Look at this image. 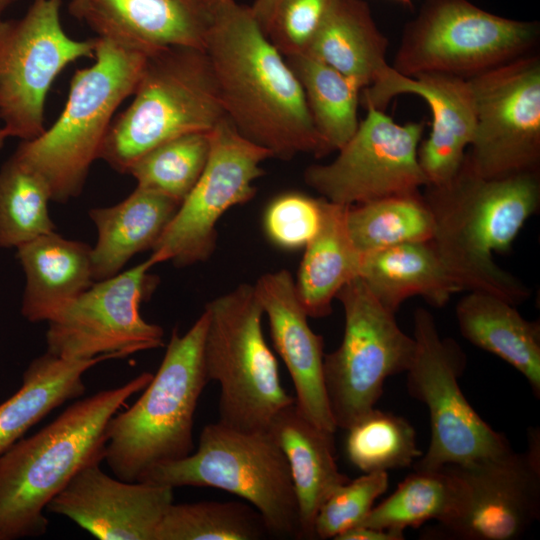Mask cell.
Instances as JSON below:
<instances>
[{
	"instance_id": "1",
	"label": "cell",
	"mask_w": 540,
	"mask_h": 540,
	"mask_svg": "<svg viewBox=\"0 0 540 540\" xmlns=\"http://www.w3.org/2000/svg\"><path fill=\"white\" fill-rule=\"evenodd\" d=\"M204 50L225 116L244 137L282 160L328 154L298 78L250 6L233 1L216 11Z\"/></svg>"
},
{
	"instance_id": "2",
	"label": "cell",
	"mask_w": 540,
	"mask_h": 540,
	"mask_svg": "<svg viewBox=\"0 0 540 540\" xmlns=\"http://www.w3.org/2000/svg\"><path fill=\"white\" fill-rule=\"evenodd\" d=\"M423 197L432 213L430 241L460 291H480L517 305L530 290L496 264L525 222L540 206L539 171L485 178L464 162L447 183L426 186Z\"/></svg>"
},
{
	"instance_id": "3",
	"label": "cell",
	"mask_w": 540,
	"mask_h": 540,
	"mask_svg": "<svg viewBox=\"0 0 540 540\" xmlns=\"http://www.w3.org/2000/svg\"><path fill=\"white\" fill-rule=\"evenodd\" d=\"M153 374L78 400L36 434L0 454V540L46 533L44 510L83 468L104 460L109 420Z\"/></svg>"
},
{
	"instance_id": "4",
	"label": "cell",
	"mask_w": 540,
	"mask_h": 540,
	"mask_svg": "<svg viewBox=\"0 0 540 540\" xmlns=\"http://www.w3.org/2000/svg\"><path fill=\"white\" fill-rule=\"evenodd\" d=\"M207 313L180 335L174 329L163 360L139 399L108 422L104 460L124 481L193 452L194 414L209 383L204 366Z\"/></svg>"
},
{
	"instance_id": "5",
	"label": "cell",
	"mask_w": 540,
	"mask_h": 540,
	"mask_svg": "<svg viewBox=\"0 0 540 540\" xmlns=\"http://www.w3.org/2000/svg\"><path fill=\"white\" fill-rule=\"evenodd\" d=\"M148 54L96 37L94 62L75 71L64 109L38 137L13 155L46 182L51 200L66 203L82 192L114 114L137 85Z\"/></svg>"
},
{
	"instance_id": "6",
	"label": "cell",
	"mask_w": 540,
	"mask_h": 540,
	"mask_svg": "<svg viewBox=\"0 0 540 540\" xmlns=\"http://www.w3.org/2000/svg\"><path fill=\"white\" fill-rule=\"evenodd\" d=\"M132 95L129 106L113 119L98 158L122 174L157 145L209 132L225 116L201 48L171 46L149 54Z\"/></svg>"
},
{
	"instance_id": "7",
	"label": "cell",
	"mask_w": 540,
	"mask_h": 540,
	"mask_svg": "<svg viewBox=\"0 0 540 540\" xmlns=\"http://www.w3.org/2000/svg\"><path fill=\"white\" fill-rule=\"evenodd\" d=\"M204 311V366L209 382L220 387L218 421L242 431H267L295 398L282 386L254 286L241 284L208 302Z\"/></svg>"
},
{
	"instance_id": "8",
	"label": "cell",
	"mask_w": 540,
	"mask_h": 540,
	"mask_svg": "<svg viewBox=\"0 0 540 540\" xmlns=\"http://www.w3.org/2000/svg\"><path fill=\"white\" fill-rule=\"evenodd\" d=\"M139 481L225 490L245 499L271 535L300 538L296 494L287 460L269 431H242L221 422L204 426L197 450L161 464Z\"/></svg>"
},
{
	"instance_id": "9",
	"label": "cell",
	"mask_w": 540,
	"mask_h": 540,
	"mask_svg": "<svg viewBox=\"0 0 540 540\" xmlns=\"http://www.w3.org/2000/svg\"><path fill=\"white\" fill-rule=\"evenodd\" d=\"M539 35L538 22L502 17L469 0H425L405 25L391 66L408 77L470 79L529 54Z\"/></svg>"
},
{
	"instance_id": "10",
	"label": "cell",
	"mask_w": 540,
	"mask_h": 540,
	"mask_svg": "<svg viewBox=\"0 0 540 540\" xmlns=\"http://www.w3.org/2000/svg\"><path fill=\"white\" fill-rule=\"evenodd\" d=\"M413 323L415 351L406 371L407 389L427 406L431 426L428 450L414 463V470L465 465L512 450L507 438L477 414L461 391L458 379L465 357L460 347L439 335L426 309H416Z\"/></svg>"
},
{
	"instance_id": "11",
	"label": "cell",
	"mask_w": 540,
	"mask_h": 540,
	"mask_svg": "<svg viewBox=\"0 0 540 540\" xmlns=\"http://www.w3.org/2000/svg\"><path fill=\"white\" fill-rule=\"evenodd\" d=\"M336 298L344 311V334L339 347L324 354L323 376L333 421L347 430L375 408L388 377L407 371L415 341L359 277Z\"/></svg>"
},
{
	"instance_id": "12",
	"label": "cell",
	"mask_w": 540,
	"mask_h": 540,
	"mask_svg": "<svg viewBox=\"0 0 540 540\" xmlns=\"http://www.w3.org/2000/svg\"><path fill=\"white\" fill-rule=\"evenodd\" d=\"M62 0H33L17 19L0 20V121L9 137L45 131V103L56 77L81 58H94L96 38L75 40L61 23Z\"/></svg>"
},
{
	"instance_id": "13",
	"label": "cell",
	"mask_w": 540,
	"mask_h": 540,
	"mask_svg": "<svg viewBox=\"0 0 540 540\" xmlns=\"http://www.w3.org/2000/svg\"><path fill=\"white\" fill-rule=\"evenodd\" d=\"M209 138L206 165L153 247V265L172 262L187 267L208 260L216 248L219 219L255 196L254 182L264 174L261 164L272 158L226 116L209 131Z\"/></svg>"
},
{
	"instance_id": "14",
	"label": "cell",
	"mask_w": 540,
	"mask_h": 540,
	"mask_svg": "<svg viewBox=\"0 0 540 540\" xmlns=\"http://www.w3.org/2000/svg\"><path fill=\"white\" fill-rule=\"evenodd\" d=\"M468 80L475 130L467 166L485 178L539 171V56L523 55Z\"/></svg>"
},
{
	"instance_id": "15",
	"label": "cell",
	"mask_w": 540,
	"mask_h": 540,
	"mask_svg": "<svg viewBox=\"0 0 540 540\" xmlns=\"http://www.w3.org/2000/svg\"><path fill=\"white\" fill-rule=\"evenodd\" d=\"M150 259L94 282L48 323L47 352L68 359L110 355L114 359L164 345L161 326L149 323L140 306L157 287Z\"/></svg>"
},
{
	"instance_id": "16",
	"label": "cell",
	"mask_w": 540,
	"mask_h": 540,
	"mask_svg": "<svg viewBox=\"0 0 540 540\" xmlns=\"http://www.w3.org/2000/svg\"><path fill=\"white\" fill-rule=\"evenodd\" d=\"M366 110L336 158L304 172L306 184L332 203L353 206L418 194L427 186L418 161L423 123L399 124L384 110Z\"/></svg>"
},
{
	"instance_id": "17",
	"label": "cell",
	"mask_w": 540,
	"mask_h": 540,
	"mask_svg": "<svg viewBox=\"0 0 540 540\" xmlns=\"http://www.w3.org/2000/svg\"><path fill=\"white\" fill-rule=\"evenodd\" d=\"M465 482L467 500L461 513L438 524L429 538L515 540L540 516V436L530 429L525 452L510 450L465 465H447Z\"/></svg>"
},
{
	"instance_id": "18",
	"label": "cell",
	"mask_w": 540,
	"mask_h": 540,
	"mask_svg": "<svg viewBox=\"0 0 540 540\" xmlns=\"http://www.w3.org/2000/svg\"><path fill=\"white\" fill-rule=\"evenodd\" d=\"M401 94L422 98L432 114L429 136L419 145L418 161L427 186L450 181L461 169L475 130V107L468 79L444 74L404 76L388 64L361 91L360 103L384 110Z\"/></svg>"
},
{
	"instance_id": "19",
	"label": "cell",
	"mask_w": 540,
	"mask_h": 540,
	"mask_svg": "<svg viewBox=\"0 0 540 540\" xmlns=\"http://www.w3.org/2000/svg\"><path fill=\"white\" fill-rule=\"evenodd\" d=\"M173 488L112 478L99 464L81 469L50 501L47 510L65 516L101 540H154L174 502Z\"/></svg>"
},
{
	"instance_id": "20",
	"label": "cell",
	"mask_w": 540,
	"mask_h": 540,
	"mask_svg": "<svg viewBox=\"0 0 540 540\" xmlns=\"http://www.w3.org/2000/svg\"><path fill=\"white\" fill-rule=\"evenodd\" d=\"M267 317L275 350L293 382L295 403L315 425L334 434L323 376V338L308 323L288 270L263 274L253 285Z\"/></svg>"
},
{
	"instance_id": "21",
	"label": "cell",
	"mask_w": 540,
	"mask_h": 540,
	"mask_svg": "<svg viewBox=\"0 0 540 540\" xmlns=\"http://www.w3.org/2000/svg\"><path fill=\"white\" fill-rule=\"evenodd\" d=\"M68 10L97 37L148 55L171 46L204 49L211 20L193 0H71Z\"/></svg>"
},
{
	"instance_id": "22",
	"label": "cell",
	"mask_w": 540,
	"mask_h": 540,
	"mask_svg": "<svg viewBox=\"0 0 540 540\" xmlns=\"http://www.w3.org/2000/svg\"><path fill=\"white\" fill-rule=\"evenodd\" d=\"M268 431L289 466L299 510L300 538L314 539V521L321 504L349 481L335 460L334 434L311 422L295 402L275 415Z\"/></svg>"
},
{
	"instance_id": "23",
	"label": "cell",
	"mask_w": 540,
	"mask_h": 540,
	"mask_svg": "<svg viewBox=\"0 0 540 540\" xmlns=\"http://www.w3.org/2000/svg\"><path fill=\"white\" fill-rule=\"evenodd\" d=\"M91 249L55 231L16 248L25 274L21 314L26 320L47 322L95 282Z\"/></svg>"
},
{
	"instance_id": "24",
	"label": "cell",
	"mask_w": 540,
	"mask_h": 540,
	"mask_svg": "<svg viewBox=\"0 0 540 540\" xmlns=\"http://www.w3.org/2000/svg\"><path fill=\"white\" fill-rule=\"evenodd\" d=\"M179 206L163 194L137 186L115 205L92 208L89 217L97 230L91 249L93 280L115 276L137 253L153 249Z\"/></svg>"
},
{
	"instance_id": "25",
	"label": "cell",
	"mask_w": 540,
	"mask_h": 540,
	"mask_svg": "<svg viewBox=\"0 0 540 540\" xmlns=\"http://www.w3.org/2000/svg\"><path fill=\"white\" fill-rule=\"evenodd\" d=\"M514 306L496 295L469 291L456 305V318L465 339L513 366L539 397L540 326Z\"/></svg>"
},
{
	"instance_id": "26",
	"label": "cell",
	"mask_w": 540,
	"mask_h": 540,
	"mask_svg": "<svg viewBox=\"0 0 540 540\" xmlns=\"http://www.w3.org/2000/svg\"><path fill=\"white\" fill-rule=\"evenodd\" d=\"M358 277L389 311L413 296L444 306L460 289L430 242H412L361 255Z\"/></svg>"
},
{
	"instance_id": "27",
	"label": "cell",
	"mask_w": 540,
	"mask_h": 540,
	"mask_svg": "<svg viewBox=\"0 0 540 540\" xmlns=\"http://www.w3.org/2000/svg\"><path fill=\"white\" fill-rule=\"evenodd\" d=\"M387 49L388 39L365 0H334L305 54L353 79L363 90L389 64Z\"/></svg>"
},
{
	"instance_id": "28",
	"label": "cell",
	"mask_w": 540,
	"mask_h": 540,
	"mask_svg": "<svg viewBox=\"0 0 540 540\" xmlns=\"http://www.w3.org/2000/svg\"><path fill=\"white\" fill-rule=\"evenodd\" d=\"M114 359L101 355L68 359L49 352L33 359L22 375V385L0 404V454L52 410L86 390L83 375L98 363Z\"/></svg>"
},
{
	"instance_id": "29",
	"label": "cell",
	"mask_w": 540,
	"mask_h": 540,
	"mask_svg": "<svg viewBox=\"0 0 540 540\" xmlns=\"http://www.w3.org/2000/svg\"><path fill=\"white\" fill-rule=\"evenodd\" d=\"M347 207L323 198L319 230L304 247L294 282L297 297L309 317L329 315L332 301L342 287L358 277L361 254L347 232Z\"/></svg>"
},
{
	"instance_id": "30",
	"label": "cell",
	"mask_w": 540,
	"mask_h": 540,
	"mask_svg": "<svg viewBox=\"0 0 540 540\" xmlns=\"http://www.w3.org/2000/svg\"><path fill=\"white\" fill-rule=\"evenodd\" d=\"M467 495L464 480L447 466L415 470L388 498L373 507L361 524L404 537L406 528H417L429 520L438 524L450 522L461 513Z\"/></svg>"
},
{
	"instance_id": "31",
	"label": "cell",
	"mask_w": 540,
	"mask_h": 540,
	"mask_svg": "<svg viewBox=\"0 0 540 540\" xmlns=\"http://www.w3.org/2000/svg\"><path fill=\"white\" fill-rule=\"evenodd\" d=\"M285 58L302 86L313 125L327 153L338 151L360 123L358 107L362 88L308 54Z\"/></svg>"
},
{
	"instance_id": "32",
	"label": "cell",
	"mask_w": 540,
	"mask_h": 540,
	"mask_svg": "<svg viewBox=\"0 0 540 540\" xmlns=\"http://www.w3.org/2000/svg\"><path fill=\"white\" fill-rule=\"evenodd\" d=\"M345 222L361 255L404 243L430 242L434 234L433 216L421 193L348 206Z\"/></svg>"
},
{
	"instance_id": "33",
	"label": "cell",
	"mask_w": 540,
	"mask_h": 540,
	"mask_svg": "<svg viewBox=\"0 0 540 540\" xmlns=\"http://www.w3.org/2000/svg\"><path fill=\"white\" fill-rule=\"evenodd\" d=\"M271 535L249 503L174 502L162 517L154 540H258Z\"/></svg>"
},
{
	"instance_id": "34",
	"label": "cell",
	"mask_w": 540,
	"mask_h": 540,
	"mask_svg": "<svg viewBox=\"0 0 540 540\" xmlns=\"http://www.w3.org/2000/svg\"><path fill=\"white\" fill-rule=\"evenodd\" d=\"M44 179L12 155L0 168V248H18L55 231Z\"/></svg>"
},
{
	"instance_id": "35",
	"label": "cell",
	"mask_w": 540,
	"mask_h": 540,
	"mask_svg": "<svg viewBox=\"0 0 540 540\" xmlns=\"http://www.w3.org/2000/svg\"><path fill=\"white\" fill-rule=\"evenodd\" d=\"M209 132L185 134L150 149L127 174L137 186L163 194L181 204L198 181L208 159Z\"/></svg>"
},
{
	"instance_id": "36",
	"label": "cell",
	"mask_w": 540,
	"mask_h": 540,
	"mask_svg": "<svg viewBox=\"0 0 540 540\" xmlns=\"http://www.w3.org/2000/svg\"><path fill=\"white\" fill-rule=\"evenodd\" d=\"M347 431V456L364 473L408 467L421 455L412 425L389 412L373 408Z\"/></svg>"
},
{
	"instance_id": "37",
	"label": "cell",
	"mask_w": 540,
	"mask_h": 540,
	"mask_svg": "<svg viewBox=\"0 0 540 540\" xmlns=\"http://www.w3.org/2000/svg\"><path fill=\"white\" fill-rule=\"evenodd\" d=\"M387 487L386 471L364 473L337 487L318 509L314 521L315 538L334 539L347 529L361 524Z\"/></svg>"
},
{
	"instance_id": "38",
	"label": "cell",
	"mask_w": 540,
	"mask_h": 540,
	"mask_svg": "<svg viewBox=\"0 0 540 540\" xmlns=\"http://www.w3.org/2000/svg\"><path fill=\"white\" fill-rule=\"evenodd\" d=\"M323 198L289 192L268 205L264 228L269 239L284 249H299L315 236L322 219Z\"/></svg>"
},
{
	"instance_id": "39",
	"label": "cell",
	"mask_w": 540,
	"mask_h": 540,
	"mask_svg": "<svg viewBox=\"0 0 540 540\" xmlns=\"http://www.w3.org/2000/svg\"><path fill=\"white\" fill-rule=\"evenodd\" d=\"M334 0H279L265 34L285 56L303 54Z\"/></svg>"
},
{
	"instance_id": "40",
	"label": "cell",
	"mask_w": 540,
	"mask_h": 540,
	"mask_svg": "<svg viewBox=\"0 0 540 540\" xmlns=\"http://www.w3.org/2000/svg\"><path fill=\"white\" fill-rule=\"evenodd\" d=\"M335 540H402L403 536L392 531L374 528L367 525H357L340 533Z\"/></svg>"
},
{
	"instance_id": "41",
	"label": "cell",
	"mask_w": 540,
	"mask_h": 540,
	"mask_svg": "<svg viewBox=\"0 0 540 540\" xmlns=\"http://www.w3.org/2000/svg\"><path fill=\"white\" fill-rule=\"evenodd\" d=\"M279 0H255L251 11L262 30L266 31Z\"/></svg>"
},
{
	"instance_id": "42",
	"label": "cell",
	"mask_w": 540,
	"mask_h": 540,
	"mask_svg": "<svg viewBox=\"0 0 540 540\" xmlns=\"http://www.w3.org/2000/svg\"><path fill=\"white\" fill-rule=\"evenodd\" d=\"M233 1L235 0H193L199 9L210 19L216 11Z\"/></svg>"
},
{
	"instance_id": "43",
	"label": "cell",
	"mask_w": 540,
	"mask_h": 540,
	"mask_svg": "<svg viewBox=\"0 0 540 540\" xmlns=\"http://www.w3.org/2000/svg\"><path fill=\"white\" fill-rule=\"evenodd\" d=\"M16 1L17 0H0V20L2 19V15L7 10V8L14 4Z\"/></svg>"
},
{
	"instance_id": "44",
	"label": "cell",
	"mask_w": 540,
	"mask_h": 540,
	"mask_svg": "<svg viewBox=\"0 0 540 540\" xmlns=\"http://www.w3.org/2000/svg\"><path fill=\"white\" fill-rule=\"evenodd\" d=\"M7 138H8V136L6 135L3 128H0V150L3 147V145H4Z\"/></svg>"
},
{
	"instance_id": "45",
	"label": "cell",
	"mask_w": 540,
	"mask_h": 540,
	"mask_svg": "<svg viewBox=\"0 0 540 540\" xmlns=\"http://www.w3.org/2000/svg\"><path fill=\"white\" fill-rule=\"evenodd\" d=\"M394 1H397L403 5H406V6H411L412 5V0H394Z\"/></svg>"
}]
</instances>
